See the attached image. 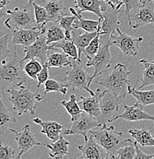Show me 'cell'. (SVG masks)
Segmentation results:
<instances>
[{"label": "cell", "mask_w": 154, "mask_h": 159, "mask_svg": "<svg viewBox=\"0 0 154 159\" xmlns=\"http://www.w3.org/2000/svg\"><path fill=\"white\" fill-rule=\"evenodd\" d=\"M89 134L92 135L94 139L105 149L110 158H115L117 150L127 141V139H123V132H117L114 126H107V125H102L98 130H91Z\"/></svg>", "instance_id": "cell-4"}, {"label": "cell", "mask_w": 154, "mask_h": 159, "mask_svg": "<svg viewBox=\"0 0 154 159\" xmlns=\"http://www.w3.org/2000/svg\"><path fill=\"white\" fill-rule=\"evenodd\" d=\"M98 33L97 31H94V32H89V31H85L84 33H83L82 34L78 36H72V41L74 43V44L77 47V51H78V61H82L81 60V57H82V54L83 53H84L85 51V48L88 46V44H90L91 41H92L94 38L96 37V35Z\"/></svg>", "instance_id": "cell-28"}, {"label": "cell", "mask_w": 154, "mask_h": 159, "mask_svg": "<svg viewBox=\"0 0 154 159\" xmlns=\"http://www.w3.org/2000/svg\"><path fill=\"white\" fill-rule=\"evenodd\" d=\"M6 12L8 17L4 20V25L11 31L16 29H32L36 26L34 9H21L16 7Z\"/></svg>", "instance_id": "cell-8"}, {"label": "cell", "mask_w": 154, "mask_h": 159, "mask_svg": "<svg viewBox=\"0 0 154 159\" xmlns=\"http://www.w3.org/2000/svg\"><path fill=\"white\" fill-rule=\"evenodd\" d=\"M45 37L46 42L49 45L51 43L57 42L60 40L66 39L65 31L58 24L53 23L52 25L46 30Z\"/></svg>", "instance_id": "cell-33"}, {"label": "cell", "mask_w": 154, "mask_h": 159, "mask_svg": "<svg viewBox=\"0 0 154 159\" xmlns=\"http://www.w3.org/2000/svg\"><path fill=\"white\" fill-rule=\"evenodd\" d=\"M46 9L50 16L51 23L58 24L63 16V10L65 9L63 0H35V2Z\"/></svg>", "instance_id": "cell-19"}, {"label": "cell", "mask_w": 154, "mask_h": 159, "mask_svg": "<svg viewBox=\"0 0 154 159\" xmlns=\"http://www.w3.org/2000/svg\"><path fill=\"white\" fill-rule=\"evenodd\" d=\"M95 93V95L91 96L89 97H84L82 96L80 97L78 104L84 112H87V114L94 117L97 120L100 114V98L102 90L98 88L96 89Z\"/></svg>", "instance_id": "cell-18"}, {"label": "cell", "mask_w": 154, "mask_h": 159, "mask_svg": "<svg viewBox=\"0 0 154 159\" xmlns=\"http://www.w3.org/2000/svg\"><path fill=\"white\" fill-rule=\"evenodd\" d=\"M71 67V70L65 73L63 79L68 87H70L72 90L76 89H84L88 92L91 96L95 95L96 93L90 89L91 75L86 72L83 67L82 61L72 58V65Z\"/></svg>", "instance_id": "cell-5"}, {"label": "cell", "mask_w": 154, "mask_h": 159, "mask_svg": "<svg viewBox=\"0 0 154 159\" xmlns=\"http://www.w3.org/2000/svg\"><path fill=\"white\" fill-rule=\"evenodd\" d=\"M125 6V13L126 16H127L128 21L130 19V11L132 10H137L141 8L143 5L144 0H121Z\"/></svg>", "instance_id": "cell-40"}, {"label": "cell", "mask_w": 154, "mask_h": 159, "mask_svg": "<svg viewBox=\"0 0 154 159\" xmlns=\"http://www.w3.org/2000/svg\"><path fill=\"white\" fill-rule=\"evenodd\" d=\"M50 51H51L50 45L46 42L45 34H41L32 44L23 47L25 56L21 61L25 62L27 60L39 58L41 64H44L47 62L48 54Z\"/></svg>", "instance_id": "cell-12"}, {"label": "cell", "mask_w": 154, "mask_h": 159, "mask_svg": "<svg viewBox=\"0 0 154 159\" xmlns=\"http://www.w3.org/2000/svg\"><path fill=\"white\" fill-rule=\"evenodd\" d=\"M121 6L112 7L107 5L105 9L102 11V19L100 20V33L102 35L113 39L117 34V29L120 26V22L118 20L119 13L121 12Z\"/></svg>", "instance_id": "cell-9"}, {"label": "cell", "mask_w": 154, "mask_h": 159, "mask_svg": "<svg viewBox=\"0 0 154 159\" xmlns=\"http://www.w3.org/2000/svg\"><path fill=\"white\" fill-rule=\"evenodd\" d=\"M44 32L35 27L32 29H16L12 30V43L16 45L26 47L32 44Z\"/></svg>", "instance_id": "cell-16"}, {"label": "cell", "mask_w": 154, "mask_h": 159, "mask_svg": "<svg viewBox=\"0 0 154 159\" xmlns=\"http://www.w3.org/2000/svg\"><path fill=\"white\" fill-rule=\"evenodd\" d=\"M154 24V2H150L130 15L129 25L137 30L142 26Z\"/></svg>", "instance_id": "cell-14"}, {"label": "cell", "mask_w": 154, "mask_h": 159, "mask_svg": "<svg viewBox=\"0 0 154 159\" xmlns=\"http://www.w3.org/2000/svg\"><path fill=\"white\" fill-rule=\"evenodd\" d=\"M18 155L19 154L11 146L2 142L0 144V159H16Z\"/></svg>", "instance_id": "cell-41"}, {"label": "cell", "mask_w": 154, "mask_h": 159, "mask_svg": "<svg viewBox=\"0 0 154 159\" xmlns=\"http://www.w3.org/2000/svg\"><path fill=\"white\" fill-rule=\"evenodd\" d=\"M69 145L70 142L61 135L58 140L53 142L51 144H46L45 147L49 149V155L51 158L61 159L69 154Z\"/></svg>", "instance_id": "cell-22"}, {"label": "cell", "mask_w": 154, "mask_h": 159, "mask_svg": "<svg viewBox=\"0 0 154 159\" xmlns=\"http://www.w3.org/2000/svg\"><path fill=\"white\" fill-rule=\"evenodd\" d=\"M77 148L82 152V155L79 158H110L109 154L90 134L88 140L84 145H77Z\"/></svg>", "instance_id": "cell-15"}, {"label": "cell", "mask_w": 154, "mask_h": 159, "mask_svg": "<svg viewBox=\"0 0 154 159\" xmlns=\"http://www.w3.org/2000/svg\"><path fill=\"white\" fill-rule=\"evenodd\" d=\"M72 122V126L64 131V135H81L84 137V141L88 140L87 133H89L92 129L100 126L97 119L84 111L78 118Z\"/></svg>", "instance_id": "cell-11"}, {"label": "cell", "mask_w": 154, "mask_h": 159, "mask_svg": "<svg viewBox=\"0 0 154 159\" xmlns=\"http://www.w3.org/2000/svg\"><path fill=\"white\" fill-rule=\"evenodd\" d=\"M76 19H77V17L74 15H73V16L64 15L62 19H61L60 21H59L58 25L65 31V35L67 39H72V31L75 29H74V23Z\"/></svg>", "instance_id": "cell-35"}, {"label": "cell", "mask_w": 154, "mask_h": 159, "mask_svg": "<svg viewBox=\"0 0 154 159\" xmlns=\"http://www.w3.org/2000/svg\"><path fill=\"white\" fill-rule=\"evenodd\" d=\"M33 122L41 126V133L44 134L49 139L56 142L61 137V132L64 126L54 121H43L39 118L33 119Z\"/></svg>", "instance_id": "cell-21"}, {"label": "cell", "mask_w": 154, "mask_h": 159, "mask_svg": "<svg viewBox=\"0 0 154 159\" xmlns=\"http://www.w3.org/2000/svg\"><path fill=\"white\" fill-rule=\"evenodd\" d=\"M22 53L24 51L18 52L17 48L15 47L12 56L9 60L1 61L0 67V80H1L2 96H4V91L9 87L18 85L21 82H25L23 80L24 71V62L21 60Z\"/></svg>", "instance_id": "cell-2"}, {"label": "cell", "mask_w": 154, "mask_h": 159, "mask_svg": "<svg viewBox=\"0 0 154 159\" xmlns=\"http://www.w3.org/2000/svg\"><path fill=\"white\" fill-rule=\"evenodd\" d=\"M128 94L133 96L137 100V103L143 107L154 104V88L149 90H141L130 84L128 87Z\"/></svg>", "instance_id": "cell-23"}, {"label": "cell", "mask_w": 154, "mask_h": 159, "mask_svg": "<svg viewBox=\"0 0 154 159\" xmlns=\"http://www.w3.org/2000/svg\"><path fill=\"white\" fill-rule=\"evenodd\" d=\"M136 148L134 142L131 139H127V142L117 150L115 158L133 159L135 158Z\"/></svg>", "instance_id": "cell-34"}, {"label": "cell", "mask_w": 154, "mask_h": 159, "mask_svg": "<svg viewBox=\"0 0 154 159\" xmlns=\"http://www.w3.org/2000/svg\"><path fill=\"white\" fill-rule=\"evenodd\" d=\"M50 48L51 50H57V48H60L62 50L63 52L67 54L73 59L78 60V51L72 40H68L67 39L60 40L57 42L52 43L50 45Z\"/></svg>", "instance_id": "cell-30"}, {"label": "cell", "mask_w": 154, "mask_h": 159, "mask_svg": "<svg viewBox=\"0 0 154 159\" xmlns=\"http://www.w3.org/2000/svg\"><path fill=\"white\" fill-rule=\"evenodd\" d=\"M112 45V39L100 34V44L98 52L86 64L87 67H94V70L91 77V83L97 76L100 75L104 70L111 66L112 57L110 47Z\"/></svg>", "instance_id": "cell-6"}, {"label": "cell", "mask_w": 154, "mask_h": 159, "mask_svg": "<svg viewBox=\"0 0 154 159\" xmlns=\"http://www.w3.org/2000/svg\"><path fill=\"white\" fill-rule=\"evenodd\" d=\"M132 137L139 145L143 147L154 146V137L152 135V131L146 129H130L128 131Z\"/></svg>", "instance_id": "cell-25"}, {"label": "cell", "mask_w": 154, "mask_h": 159, "mask_svg": "<svg viewBox=\"0 0 154 159\" xmlns=\"http://www.w3.org/2000/svg\"><path fill=\"white\" fill-rule=\"evenodd\" d=\"M9 34H5L0 39V57L1 61L9 60L12 56L9 48Z\"/></svg>", "instance_id": "cell-39"}, {"label": "cell", "mask_w": 154, "mask_h": 159, "mask_svg": "<svg viewBox=\"0 0 154 159\" xmlns=\"http://www.w3.org/2000/svg\"><path fill=\"white\" fill-rule=\"evenodd\" d=\"M49 67L46 63L43 64L42 69L39 72V74H38V84L37 86H36V89H39L41 87V84H44L49 80Z\"/></svg>", "instance_id": "cell-42"}, {"label": "cell", "mask_w": 154, "mask_h": 159, "mask_svg": "<svg viewBox=\"0 0 154 159\" xmlns=\"http://www.w3.org/2000/svg\"><path fill=\"white\" fill-rule=\"evenodd\" d=\"M35 2V0H28V3L25 6L24 9L27 10L34 9V6H33V4H34Z\"/></svg>", "instance_id": "cell-45"}, {"label": "cell", "mask_w": 154, "mask_h": 159, "mask_svg": "<svg viewBox=\"0 0 154 159\" xmlns=\"http://www.w3.org/2000/svg\"><path fill=\"white\" fill-rule=\"evenodd\" d=\"M76 11L78 13L90 11L102 19V11L107 7V3L102 0H74Z\"/></svg>", "instance_id": "cell-20"}, {"label": "cell", "mask_w": 154, "mask_h": 159, "mask_svg": "<svg viewBox=\"0 0 154 159\" xmlns=\"http://www.w3.org/2000/svg\"><path fill=\"white\" fill-rule=\"evenodd\" d=\"M100 29H98V33H97V34L96 35V37L91 41V43L88 44V46L85 48L84 54H86V57H87V60H91L93 58V57L97 54V53L99 51V48H100V34H101Z\"/></svg>", "instance_id": "cell-38"}, {"label": "cell", "mask_w": 154, "mask_h": 159, "mask_svg": "<svg viewBox=\"0 0 154 159\" xmlns=\"http://www.w3.org/2000/svg\"><path fill=\"white\" fill-rule=\"evenodd\" d=\"M105 2L107 5L111 6L112 7H117V6H122L124 5V2L121 0H102Z\"/></svg>", "instance_id": "cell-44"}, {"label": "cell", "mask_w": 154, "mask_h": 159, "mask_svg": "<svg viewBox=\"0 0 154 159\" xmlns=\"http://www.w3.org/2000/svg\"><path fill=\"white\" fill-rule=\"evenodd\" d=\"M17 122L16 119L12 115L10 110L7 109L3 102L2 97L0 100V133L3 135L6 129L10 128L12 123Z\"/></svg>", "instance_id": "cell-31"}, {"label": "cell", "mask_w": 154, "mask_h": 159, "mask_svg": "<svg viewBox=\"0 0 154 159\" xmlns=\"http://www.w3.org/2000/svg\"><path fill=\"white\" fill-rule=\"evenodd\" d=\"M60 104L63 106L66 110H67V112L70 114L71 121L72 122L78 118L79 116L83 112L82 108L79 106L78 102H77V97H76V96L74 93H72L70 96V100H63L60 102Z\"/></svg>", "instance_id": "cell-32"}, {"label": "cell", "mask_w": 154, "mask_h": 159, "mask_svg": "<svg viewBox=\"0 0 154 159\" xmlns=\"http://www.w3.org/2000/svg\"><path fill=\"white\" fill-rule=\"evenodd\" d=\"M42 67V64L39 63L35 59H31L24 65V71L26 75L29 76L31 79L37 80L38 74L41 70Z\"/></svg>", "instance_id": "cell-37"}, {"label": "cell", "mask_w": 154, "mask_h": 159, "mask_svg": "<svg viewBox=\"0 0 154 159\" xmlns=\"http://www.w3.org/2000/svg\"><path fill=\"white\" fill-rule=\"evenodd\" d=\"M71 12L77 17L74 23V29H83L85 31H89V32H94V31H97L100 27V20L98 21L91 19H84V18L81 16L80 13L77 12L75 9L74 8H69Z\"/></svg>", "instance_id": "cell-24"}, {"label": "cell", "mask_w": 154, "mask_h": 159, "mask_svg": "<svg viewBox=\"0 0 154 159\" xmlns=\"http://www.w3.org/2000/svg\"><path fill=\"white\" fill-rule=\"evenodd\" d=\"M46 64L49 67H72V57L68 55L64 52H51L48 54V59Z\"/></svg>", "instance_id": "cell-26"}, {"label": "cell", "mask_w": 154, "mask_h": 159, "mask_svg": "<svg viewBox=\"0 0 154 159\" xmlns=\"http://www.w3.org/2000/svg\"><path fill=\"white\" fill-rule=\"evenodd\" d=\"M50 92H58L62 95H65L68 92V86L54 79H49L44 83V95Z\"/></svg>", "instance_id": "cell-36"}, {"label": "cell", "mask_w": 154, "mask_h": 159, "mask_svg": "<svg viewBox=\"0 0 154 159\" xmlns=\"http://www.w3.org/2000/svg\"><path fill=\"white\" fill-rule=\"evenodd\" d=\"M132 73L133 71L128 70L127 66L118 63L111 72L107 73L97 84L124 99L128 94V87L131 84L128 77Z\"/></svg>", "instance_id": "cell-3"}, {"label": "cell", "mask_w": 154, "mask_h": 159, "mask_svg": "<svg viewBox=\"0 0 154 159\" xmlns=\"http://www.w3.org/2000/svg\"><path fill=\"white\" fill-rule=\"evenodd\" d=\"M25 82L9 87L6 90L9 94L6 99L12 104V109L19 116L26 112L34 114L36 110V104L43 98L39 93L32 92L30 89V86L26 87L24 85Z\"/></svg>", "instance_id": "cell-1"}, {"label": "cell", "mask_w": 154, "mask_h": 159, "mask_svg": "<svg viewBox=\"0 0 154 159\" xmlns=\"http://www.w3.org/2000/svg\"><path fill=\"white\" fill-rule=\"evenodd\" d=\"M124 111L122 114L116 116L117 119H123L128 122L140 120H151L154 123V116L143 111V107L136 102L133 106H124Z\"/></svg>", "instance_id": "cell-17"}, {"label": "cell", "mask_w": 154, "mask_h": 159, "mask_svg": "<svg viewBox=\"0 0 154 159\" xmlns=\"http://www.w3.org/2000/svg\"><path fill=\"white\" fill-rule=\"evenodd\" d=\"M11 1L12 0H0V9H3L6 8L11 2Z\"/></svg>", "instance_id": "cell-46"}, {"label": "cell", "mask_w": 154, "mask_h": 159, "mask_svg": "<svg viewBox=\"0 0 154 159\" xmlns=\"http://www.w3.org/2000/svg\"><path fill=\"white\" fill-rule=\"evenodd\" d=\"M117 33L112 39V44L118 48L125 56H136L139 52L140 44L143 41V37L139 36L134 38L120 31V28H117Z\"/></svg>", "instance_id": "cell-10"}, {"label": "cell", "mask_w": 154, "mask_h": 159, "mask_svg": "<svg viewBox=\"0 0 154 159\" xmlns=\"http://www.w3.org/2000/svg\"><path fill=\"white\" fill-rule=\"evenodd\" d=\"M123 98L117 97L108 89L102 91L100 98V114L97 119L100 125H107L115 121Z\"/></svg>", "instance_id": "cell-7"}, {"label": "cell", "mask_w": 154, "mask_h": 159, "mask_svg": "<svg viewBox=\"0 0 154 159\" xmlns=\"http://www.w3.org/2000/svg\"><path fill=\"white\" fill-rule=\"evenodd\" d=\"M153 158H154V157H153Z\"/></svg>", "instance_id": "cell-48"}, {"label": "cell", "mask_w": 154, "mask_h": 159, "mask_svg": "<svg viewBox=\"0 0 154 159\" xmlns=\"http://www.w3.org/2000/svg\"><path fill=\"white\" fill-rule=\"evenodd\" d=\"M134 145H135V148H136V155H135V158H140V159L153 158L154 155H147V154L144 153L143 151L139 148L138 146L139 144L137 143V142H135V141H134Z\"/></svg>", "instance_id": "cell-43"}, {"label": "cell", "mask_w": 154, "mask_h": 159, "mask_svg": "<svg viewBox=\"0 0 154 159\" xmlns=\"http://www.w3.org/2000/svg\"><path fill=\"white\" fill-rule=\"evenodd\" d=\"M144 67L141 84L138 89H142L146 87L154 86V61H149L147 60L141 59L140 61Z\"/></svg>", "instance_id": "cell-29"}, {"label": "cell", "mask_w": 154, "mask_h": 159, "mask_svg": "<svg viewBox=\"0 0 154 159\" xmlns=\"http://www.w3.org/2000/svg\"><path fill=\"white\" fill-rule=\"evenodd\" d=\"M11 132L15 133V139L17 142L18 148H19V155L18 158H21V156L25 153L29 151L30 149L34 147L35 145H44L45 146L46 144L41 143L37 141L35 135L31 132L30 125L29 124L25 125L22 128L21 132H17L13 129H9Z\"/></svg>", "instance_id": "cell-13"}, {"label": "cell", "mask_w": 154, "mask_h": 159, "mask_svg": "<svg viewBox=\"0 0 154 159\" xmlns=\"http://www.w3.org/2000/svg\"><path fill=\"white\" fill-rule=\"evenodd\" d=\"M34 11H35V17L36 26L38 29H39L42 32H46V26L48 23L51 22L50 16L46 9L40 5L34 2Z\"/></svg>", "instance_id": "cell-27"}, {"label": "cell", "mask_w": 154, "mask_h": 159, "mask_svg": "<svg viewBox=\"0 0 154 159\" xmlns=\"http://www.w3.org/2000/svg\"><path fill=\"white\" fill-rule=\"evenodd\" d=\"M152 1H154V0H144L143 6H144V5H146V4H147V3L150 2H152Z\"/></svg>", "instance_id": "cell-47"}]
</instances>
